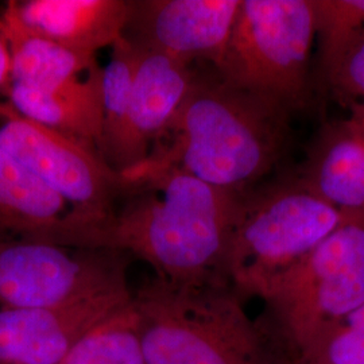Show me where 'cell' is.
I'll use <instances>...</instances> for the list:
<instances>
[{
    "label": "cell",
    "instance_id": "6da1fadb",
    "mask_svg": "<svg viewBox=\"0 0 364 364\" xmlns=\"http://www.w3.org/2000/svg\"><path fill=\"white\" fill-rule=\"evenodd\" d=\"M120 180L112 213L81 231L73 247L144 260L170 284L228 285L227 259L243 195L171 168H138Z\"/></svg>",
    "mask_w": 364,
    "mask_h": 364
},
{
    "label": "cell",
    "instance_id": "7a4b0ae2",
    "mask_svg": "<svg viewBox=\"0 0 364 364\" xmlns=\"http://www.w3.org/2000/svg\"><path fill=\"white\" fill-rule=\"evenodd\" d=\"M289 115L285 105L236 87L215 70L196 72L178 112L151 154L134 169L182 170L245 195L282 156Z\"/></svg>",
    "mask_w": 364,
    "mask_h": 364
},
{
    "label": "cell",
    "instance_id": "3957f363",
    "mask_svg": "<svg viewBox=\"0 0 364 364\" xmlns=\"http://www.w3.org/2000/svg\"><path fill=\"white\" fill-rule=\"evenodd\" d=\"M132 308L147 364H290L228 285H177L153 277Z\"/></svg>",
    "mask_w": 364,
    "mask_h": 364
},
{
    "label": "cell",
    "instance_id": "277c9868",
    "mask_svg": "<svg viewBox=\"0 0 364 364\" xmlns=\"http://www.w3.org/2000/svg\"><path fill=\"white\" fill-rule=\"evenodd\" d=\"M355 215L333 208L299 178L242 196L227 281L243 302L266 299L279 281Z\"/></svg>",
    "mask_w": 364,
    "mask_h": 364
},
{
    "label": "cell",
    "instance_id": "5b68a950",
    "mask_svg": "<svg viewBox=\"0 0 364 364\" xmlns=\"http://www.w3.org/2000/svg\"><path fill=\"white\" fill-rule=\"evenodd\" d=\"M260 329L290 364L364 304V215H355L263 299Z\"/></svg>",
    "mask_w": 364,
    "mask_h": 364
},
{
    "label": "cell",
    "instance_id": "8992f818",
    "mask_svg": "<svg viewBox=\"0 0 364 364\" xmlns=\"http://www.w3.org/2000/svg\"><path fill=\"white\" fill-rule=\"evenodd\" d=\"M314 37L312 0H240L228 45L213 69L291 112L308 95Z\"/></svg>",
    "mask_w": 364,
    "mask_h": 364
},
{
    "label": "cell",
    "instance_id": "52a82bcc",
    "mask_svg": "<svg viewBox=\"0 0 364 364\" xmlns=\"http://www.w3.org/2000/svg\"><path fill=\"white\" fill-rule=\"evenodd\" d=\"M129 257L105 248L0 239V308H53L129 290Z\"/></svg>",
    "mask_w": 364,
    "mask_h": 364
},
{
    "label": "cell",
    "instance_id": "ba28073f",
    "mask_svg": "<svg viewBox=\"0 0 364 364\" xmlns=\"http://www.w3.org/2000/svg\"><path fill=\"white\" fill-rule=\"evenodd\" d=\"M0 147L73 209L82 225L72 246L112 213L122 195L120 176L95 150L16 112L0 120Z\"/></svg>",
    "mask_w": 364,
    "mask_h": 364
},
{
    "label": "cell",
    "instance_id": "9c48e42d",
    "mask_svg": "<svg viewBox=\"0 0 364 364\" xmlns=\"http://www.w3.org/2000/svg\"><path fill=\"white\" fill-rule=\"evenodd\" d=\"M240 0H130L123 37L146 52L192 66L218 65Z\"/></svg>",
    "mask_w": 364,
    "mask_h": 364
},
{
    "label": "cell",
    "instance_id": "30bf717a",
    "mask_svg": "<svg viewBox=\"0 0 364 364\" xmlns=\"http://www.w3.org/2000/svg\"><path fill=\"white\" fill-rule=\"evenodd\" d=\"M131 299L129 289L53 308H0V364H61Z\"/></svg>",
    "mask_w": 364,
    "mask_h": 364
},
{
    "label": "cell",
    "instance_id": "8fae6325",
    "mask_svg": "<svg viewBox=\"0 0 364 364\" xmlns=\"http://www.w3.org/2000/svg\"><path fill=\"white\" fill-rule=\"evenodd\" d=\"M195 73L192 66L144 50L122 129L100 156L119 176L139 166L151 154L178 112Z\"/></svg>",
    "mask_w": 364,
    "mask_h": 364
},
{
    "label": "cell",
    "instance_id": "7c38bea8",
    "mask_svg": "<svg viewBox=\"0 0 364 364\" xmlns=\"http://www.w3.org/2000/svg\"><path fill=\"white\" fill-rule=\"evenodd\" d=\"M25 26L68 49L95 54L124 33L130 0L10 1Z\"/></svg>",
    "mask_w": 364,
    "mask_h": 364
},
{
    "label": "cell",
    "instance_id": "4fadbf2b",
    "mask_svg": "<svg viewBox=\"0 0 364 364\" xmlns=\"http://www.w3.org/2000/svg\"><path fill=\"white\" fill-rule=\"evenodd\" d=\"M81 225L64 198L0 147V228L69 246Z\"/></svg>",
    "mask_w": 364,
    "mask_h": 364
},
{
    "label": "cell",
    "instance_id": "5bb4252c",
    "mask_svg": "<svg viewBox=\"0 0 364 364\" xmlns=\"http://www.w3.org/2000/svg\"><path fill=\"white\" fill-rule=\"evenodd\" d=\"M299 180L340 212L364 215V139L351 115L320 131Z\"/></svg>",
    "mask_w": 364,
    "mask_h": 364
},
{
    "label": "cell",
    "instance_id": "9a60e30c",
    "mask_svg": "<svg viewBox=\"0 0 364 364\" xmlns=\"http://www.w3.org/2000/svg\"><path fill=\"white\" fill-rule=\"evenodd\" d=\"M6 100L14 111L97 153L103 126L102 68L87 77L52 90L10 84Z\"/></svg>",
    "mask_w": 364,
    "mask_h": 364
},
{
    "label": "cell",
    "instance_id": "2e32d148",
    "mask_svg": "<svg viewBox=\"0 0 364 364\" xmlns=\"http://www.w3.org/2000/svg\"><path fill=\"white\" fill-rule=\"evenodd\" d=\"M11 60L10 84L52 90L87 77L99 68L95 54L76 52L30 31L9 1L1 14Z\"/></svg>",
    "mask_w": 364,
    "mask_h": 364
},
{
    "label": "cell",
    "instance_id": "e0dca14e",
    "mask_svg": "<svg viewBox=\"0 0 364 364\" xmlns=\"http://www.w3.org/2000/svg\"><path fill=\"white\" fill-rule=\"evenodd\" d=\"M61 364H147L132 299L82 338Z\"/></svg>",
    "mask_w": 364,
    "mask_h": 364
},
{
    "label": "cell",
    "instance_id": "ac0fdd59",
    "mask_svg": "<svg viewBox=\"0 0 364 364\" xmlns=\"http://www.w3.org/2000/svg\"><path fill=\"white\" fill-rule=\"evenodd\" d=\"M111 49L109 61L102 68L103 126L97 144L99 156L112 144L122 129L130 105L134 80L144 55L142 48L134 45L123 36L111 46Z\"/></svg>",
    "mask_w": 364,
    "mask_h": 364
},
{
    "label": "cell",
    "instance_id": "d6986e66",
    "mask_svg": "<svg viewBox=\"0 0 364 364\" xmlns=\"http://www.w3.org/2000/svg\"><path fill=\"white\" fill-rule=\"evenodd\" d=\"M314 33L326 80L364 31V0H312Z\"/></svg>",
    "mask_w": 364,
    "mask_h": 364
},
{
    "label": "cell",
    "instance_id": "ffe728a7",
    "mask_svg": "<svg viewBox=\"0 0 364 364\" xmlns=\"http://www.w3.org/2000/svg\"><path fill=\"white\" fill-rule=\"evenodd\" d=\"M296 364H364V304L317 338Z\"/></svg>",
    "mask_w": 364,
    "mask_h": 364
},
{
    "label": "cell",
    "instance_id": "44dd1931",
    "mask_svg": "<svg viewBox=\"0 0 364 364\" xmlns=\"http://www.w3.org/2000/svg\"><path fill=\"white\" fill-rule=\"evenodd\" d=\"M332 88L348 99H363L364 105V31L338 63L326 80Z\"/></svg>",
    "mask_w": 364,
    "mask_h": 364
},
{
    "label": "cell",
    "instance_id": "7402d4cb",
    "mask_svg": "<svg viewBox=\"0 0 364 364\" xmlns=\"http://www.w3.org/2000/svg\"><path fill=\"white\" fill-rule=\"evenodd\" d=\"M11 81V60L9 43L6 38L4 25L0 18V120L13 115L14 108L7 100H1V95L6 96Z\"/></svg>",
    "mask_w": 364,
    "mask_h": 364
},
{
    "label": "cell",
    "instance_id": "603a6c76",
    "mask_svg": "<svg viewBox=\"0 0 364 364\" xmlns=\"http://www.w3.org/2000/svg\"><path fill=\"white\" fill-rule=\"evenodd\" d=\"M351 117L356 122L364 139V105L360 102H353L351 105Z\"/></svg>",
    "mask_w": 364,
    "mask_h": 364
}]
</instances>
